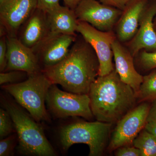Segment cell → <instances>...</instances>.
Masks as SVG:
<instances>
[{"mask_svg": "<svg viewBox=\"0 0 156 156\" xmlns=\"http://www.w3.org/2000/svg\"><path fill=\"white\" fill-rule=\"evenodd\" d=\"M149 3V0H131L127 4L116 24L119 41L126 42L134 37L141 15Z\"/></svg>", "mask_w": 156, "mask_h": 156, "instance_id": "9a60e30c", "label": "cell"}, {"mask_svg": "<svg viewBox=\"0 0 156 156\" xmlns=\"http://www.w3.org/2000/svg\"><path fill=\"white\" fill-rule=\"evenodd\" d=\"M151 121H156V99L152 101L149 111L147 122Z\"/></svg>", "mask_w": 156, "mask_h": 156, "instance_id": "83f0119b", "label": "cell"}, {"mask_svg": "<svg viewBox=\"0 0 156 156\" xmlns=\"http://www.w3.org/2000/svg\"><path fill=\"white\" fill-rule=\"evenodd\" d=\"M77 32L92 46L99 63V76L108 74L114 69L112 45L117 37L112 30H98L87 22L79 21Z\"/></svg>", "mask_w": 156, "mask_h": 156, "instance_id": "ba28073f", "label": "cell"}, {"mask_svg": "<svg viewBox=\"0 0 156 156\" xmlns=\"http://www.w3.org/2000/svg\"><path fill=\"white\" fill-rule=\"evenodd\" d=\"M74 11L79 21L87 22L102 31L112 30L122 12L97 0H83Z\"/></svg>", "mask_w": 156, "mask_h": 156, "instance_id": "9c48e42d", "label": "cell"}, {"mask_svg": "<svg viewBox=\"0 0 156 156\" xmlns=\"http://www.w3.org/2000/svg\"><path fill=\"white\" fill-rule=\"evenodd\" d=\"M131 0H99L104 5L122 10Z\"/></svg>", "mask_w": 156, "mask_h": 156, "instance_id": "4316f807", "label": "cell"}, {"mask_svg": "<svg viewBox=\"0 0 156 156\" xmlns=\"http://www.w3.org/2000/svg\"><path fill=\"white\" fill-rule=\"evenodd\" d=\"M7 37V64L5 72L18 70L28 75L42 71L36 54L16 37Z\"/></svg>", "mask_w": 156, "mask_h": 156, "instance_id": "7c38bea8", "label": "cell"}, {"mask_svg": "<svg viewBox=\"0 0 156 156\" xmlns=\"http://www.w3.org/2000/svg\"><path fill=\"white\" fill-rule=\"evenodd\" d=\"M112 50L117 73L122 80L130 86L136 95L143 81L144 76L135 69L133 56L117 39L112 45Z\"/></svg>", "mask_w": 156, "mask_h": 156, "instance_id": "5bb4252c", "label": "cell"}, {"mask_svg": "<svg viewBox=\"0 0 156 156\" xmlns=\"http://www.w3.org/2000/svg\"><path fill=\"white\" fill-rule=\"evenodd\" d=\"M111 123L96 121L74 122L62 127L59 139L63 151L76 144H84L89 148V156H100L104 153L109 136Z\"/></svg>", "mask_w": 156, "mask_h": 156, "instance_id": "5b68a950", "label": "cell"}, {"mask_svg": "<svg viewBox=\"0 0 156 156\" xmlns=\"http://www.w3.org/2000/svg\"><path fill=\"white\" fill-rule=\"evenodd\" d=\"M6 1H7V0H0V3H2Z\"/></svg>", "mask_w": 156, "mask_h": 156, "instance_id": "1f68e13d", "label": "cell"}, {"mask_svg": "<svg viewBox=\"0 0 156 156\" xmlns=\"http://www.w3.org/2000/svg\"><path fill=\"white\" fill-rule=\"evenodd\" d=\"M153 22L154 28L155 31L156 33V14L154 18Z\"/></svg>", "mask_w": 156, "mask_h": 156, "instance_id": "4dcf8cb0", "label": "cell"}, {"mask_svg": "<svg viewBox=\"0 0 156 156\" xmlns=\"http://www.w3.org/2000/svg\"><path fill=\"white\" fill-rule=\"evenodd\" d=\"M65 6L74 11L79 4L83 0H62Z\"/></svg>", "mask_w": 156, "mask_h": 156, "instance_id": "f546056e", "label": "cell"}, {"mask_svg": "<svg viewBox=\"0 0 156 156\" xmlns=\"http://www.w3.org/2000/svg\"><path fill=\"white\" fill-rule=\"evenodd\" d=\"M16 136L11 135L1 139L0 141V156L12 155L16 143Z\"/></svg>", "mask_w": 156, "mask_h": 156, "instance_id": "603a6c76", "label": "cell"}, {"mask_svg": "<svg viewBox=\"0 0 156 156\" xmlns=\"http://www.w3.org/2000/svg\"><path fill=\"white\" fill-rule=\"evenodd\" d=\"M38 9L47 13L48 11L58 6L61 0H37Z\"/></svg>", "mask_w": 156, "mask_h": 156, "instance_id": "484cf974", "label": "cell"}, {"mask_svg": "<svg viewBox=\"0 0 156 156\" xmlns=\"http://www.w3.org/2000/svg\"><path fill=\"white\" fill-rule=\"evenodd\" d=\"M150 105L146 101L131 109L117 122L108 145L110 151L132 144L145 127Z\"/></svg>", "mask_w": 156, "mask_h": 156, "instance_id": "52a82bcc", "label": "cell"}, {"mask_svg": "<svg viewBox=\"0 0 156 156\" xmlns=\"http://www.w3.org/2000/svg\"><path fill=\"white\" fill-rule=\"evenodd\" d=\"M115 155L117 156H141L140 151L135 147L127 146L118 148Z\"/></svg>", "mask_w": 156, "mask_h": 156, "instance_id": "d4e9b609", "label": "cell"}, {"mask_svg": "<svg viewBox=\"0 0 156 156\" xmlns=\"http://www.w3.org/2000/svg\"><path fill=\"white\" fill-rule=\"evenodd\" d=\"M37 7V0H7L0 3V35L16 37Z\"/></svg>", "mask_w": 156, "mask_h": 156, "instance_id": "30bf717a", "label": "cell"}, {"mask_svg": "<svg viewBox=\"0 0 156 156\" xmlns=\"http://www.w3.org/2000/svg\"><path fill=\"white\" fill-rule=\"evenodd\" d=\"M89 95L93 115L97 121L117 122L135 107L137 97L134 90L121 80L115 69L98 76L92 84Z\"/></svg>", "mask_w": 156, "mask_h": 156, "instance_id": "7a4b0ae2", "label": "cell"}, {"mask_svg": "<svg viewBox=\"0 0 156 156\" xmlns=\"http://www.w3.org/2000/svg\"><path fill=\"white\" fill-rule=\"evenodd\" d=\"M156 14V0L149 3L141 15L139 27L129 44V51L134 56L142 49L156 50V33L154 19Z\"/></svg>", "mask_w": 156, "mask_h": 156, "instance_id": "4fadbf2b", "label": "cell"}, {"mask_svg": "<svg viewBox=\"0 0 156 156\" xmlns=\"http://www.w3.org/2000/svg\"><path fill=\"white\" fill-rule=\"evenodd\" d=\"M28 75L25 72L12 70L3 72L0 73V85L1 86L9 84L17 83Z\"/></svg>", "mask_w": 156, "mask_h": 156, "instance_id": "44dd1931", "label": "cell"}, {"mask_svg": "<svg viewBox=\"0 0 156 156\" xmlns=\"http://www.w3.org/2000/svg\"><path fill=\"white\" fill-rule=\"evenodd\" d=\"M3 104L11 115L19 141L18 150L23 154L56 156V151L45 136L43 128L21 108L10 101Z\"/></svg>", "mask_w": 156, "mask_h": 156, "instance_id": "3957f363", "label": "cell"}, {"mask_svg": "<svg viewBox=\"0 0 156 156\" xmlns=\"http://www.w3.org/2000/svg\"><path fill=\"white\" fill-rule=\"evenodd\" d=\"M22 25L18 39L23 44L33 50L50 34L46 13L37 8Z\"/></svg>", "mask_w": 156, "mask_h": 156, "instance_id": "2e32d148", "label": "cell"}, {"mask_svg": "<svg viewBox=\"0 0 156 156\" xmlns=\"http://www.w3.org/2000/svg\"><path fill=\"white\" fill-rule=\"evenodd\" d=\"M43 71L52 83L61 85L67 92L89 95L99 76V63L94 49L83 37L76 39L62 61Z\"/></svg>", "mask_w": 156, "mask_h": 156, "instance_id": "6da1fadb", "label": "cell"}, {"mask_svg": "<svg viewBox=\"0 0 156 156\" xmlns=\"http://www.w3.org/2000/svg\"><path fill=\"white\" fill-rule=\"evenodd\" d=\"M132 144L140 151L141 156H156V137L145 129L138 134Z\"/></svg>", "mask_w": 156, "mask_h": 156, "instance_id": "ac0fdd59", "label": "cell"}, {"mask_svg": "<svg viewBox=\"0 0 156 156\" xmlns=\"http://www.w3.org/2000/svg\"><path fill=\"white\" fill-rule=\"evenodd\" d=\"M46 102L50 111L57 118L80 116L91 119L94 116L89 95L65 92L56 84L50 86Z\"/></svg>", "mask_w": 156, "mask_h": 156, "instance_id": "8992f818", "label": "cell"}, {"mask_svg": "<svg viewBox=\"0 0 156 156\" xmlns=\"http://www.w3.org/2000/svg\"><path fill=\"white\" fill-rule=\"evenodd\" d=\"M14 123L9 112L6 110L0 109V138L9 136L14 130Z\"/></svg>", "mask_w": 156, "mask_h": 156, "instance_id": "ffe728a7", "label": "cell"}, {"mask_svg": "<svg viewBox=\"0 0 156 156\" xmlns=\"http://www.w3.org/2000/svg\"><path fill=\"white\" fill-rule=\"evenodd\" d=\"M139 63L145 70L156 69V52L149 53L144 50L140 55Z\"/></svg>", "mask_w": 156, "mask_h": 156, "instance_id": "7402d4cb", "label": "cell"}, {"mask_svg": "<svg viewBox=\"0 0 156 156\" xmlns=\"http://www.w3.org/2000/svg\"><path fill=\"white\" fill-rule=\"evenodd\" d=\"M144 129L156 137V121H151L147 122Z\"/></svg>", "mask_w": 156, "mask_h": 156, "instance_id": "f1b7e54d", "label": "cell"}, {"mask_svg": "<svg viewBox=\"0 0 156 156\" xmlns=\"http://www.w3.org/2000/svg\"><path fill=\"white\" fill-rule=\"evenodd\" d=\"M50 34L76 35L78 22L75 12L60 5L46 13Z\"/></svg>", "mask_w": 156, "mask_h": 156, "instance_id": "e0dca14e", "label": "cell"}, {"mask_svg": "<svg viewBox=\"0 0 156 156\" xmlns=\"http://www.w3.org/2000/svg\"><path fill=\"white\" fill-rule=\"evenodd\" d=\"M136 95L138 102L153 101L156 99V72L144 76L143 81Z\"/></svg>", "mask_w": 156, "mask_h": 156, "instance_id": "d6986e66", "label": "cell"}, {"mask_svg": "<svg viewBox=\"0 0 156 156\" xmlns=\"http://www.w3.org/2000/svg\"><path fill=\"white\" fill-rule=\"evenodd\" d=\"M76 39V35L49 34L33 50L38 58L42 71L62 61L68 54L70 47Z\"/></svg>", "mask_w": 156, "mask_h": 156, "instance_id": "8fae6325", "label": "cell"}, {"mask_svg": "<svg viewBox=\"0 0 156 156\" xmlns=\"http://www.w3.org/2000/svg\"><path fill=\"white\" fill-rule=\"evenodd\" d=\"M52 84L42 71L29 75L25 80L17 83L3 85L2 88L13 96L36 121L48 122L50 117L45 102L48 90Z\"/></svg>", "mask_w": 156, "mask_h": 156, "instance_id": "277c9868", "label": "cell"}, {"mask_svg": "<svg viewBox=\"0 0 156 156\" xmlns=\"http://www.w3.org/2000/svg\"><path fill=\"white\" fill-rule=\"evenodd\" d=\"M7 37H1L0 40V71L3 72L5 70L7 64Z\"/></svg>", "mask_w": 156, "mask_h": 156, "instance_id": "cb8c5ba5", "label": "cell"}]
</instances>
